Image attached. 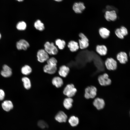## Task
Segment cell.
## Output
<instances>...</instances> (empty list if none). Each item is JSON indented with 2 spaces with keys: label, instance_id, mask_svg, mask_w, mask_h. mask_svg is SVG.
<instances>
[{
  "label": "cell",
  "instance_id": "6da1fadb",
  "mask_svg": "<svg viewBox=\"0 0 130 130\" xmlns=\"http://www.w3.org/2000/svg\"><path fill=\"white\" fill-rule=\"evenodd\" d=\"M78 36L80 38L78 40L79 48L81 50L86 49L89 45V40L88 38L82 32L79 34Z\"/></svg>",
  "mask_w": 130,
  "mask_h": 130
},
{
  "label": "cell",
  "instance_id": "7a4b0ae2",
  "mask_svg": "<svg viewBox=\"0 0 130 130\" xmlns=\"http://www.w3.org/2000/svg\"><path fill=\"white\" fill-rule=\"evenodd\" d=\"M44 46V50L49 55H56L58 52V49L53 42L50 43L47 41L45 43Z\"/></svg>",
  "mask_w": 130,
  "mask_h": 130
},
{
  "label": "cell",
  "instance_id": "3957f363",
  "mask_svg": "<svg viewBox=\"0 0 130 130\" xmlns=\"http://www.w3.org/2000/svg\"><path fill=\"white\" fill-rule=\"evenodd\" d=\"M104 64L105 67L108 70L114 71L117 67V61L112 58H108L105 60Z\"/></svg>",
  "mask_w": 130,
  "mask_h": 130
},
{
  "label": "cell",
  "instance_id": "277c9868",
  "mask_svg": "<svg viewBox=\"0 0 130 130\" xmlns=\"http://www.w3.org/2000/svg\"><path fill=\"white\" fill-rule=\"evenodd\" d=\"M97 88L95 86H88L85 89L84 97L87 99L94 98L97 95Z\"/></svg>",
  "mask_w": 130,
  "mask_h": 130
},
{
  "label": "cell",
  "instance_id": "5b68a950",
  "mask_svg": "<svg viewBox=\"0 0 130 130\" xmlns=\"http://www.w3.org/2000/svg\"><path fill=\"white\" fill-rule=\"evenodd\" d=\"M77 91L76 89L72 84H68L64 88L63 93L64 94L68 97H73Z\"/></svg>",
  "mask_w": 130,
  "mask_h": 130
},
{
  "label": "cell",
  "instance_id": "8992f818",
  "mask_svg": "<svg viewBox=\"0 0 130 130\" xmlns=\"http://www.w3.org/2000/svg\"><path fill=\"white\" fill-rule=\"evenodd\" d=\"M99 84L102 86L109 85L111 83V80L108 74L106 73L100 75L98 78Z\"/></svg>",
  "mask_w": 130,
  "mask_h": 130
},
{
  "label": "cell",
  "instance_id": "52a82bcc",
  "mask_svg": "<svg viewBox=\"0 0 130 130\" xmlns=\"http://www.w3.org/2000/svg\"><path fill=\"white\" fill-rule=\"evenodd\" d=\"M48 54L43 49H40L38 51L37 53L38 61L40 63H43L46 61L49 58Z\"/></svg>",
  "mask_w": 130,
  "mask_h": 130
},
{
  "label": "cell",
  "instance_id": "ba28073f",
  "mask_svg": "<svg viewBox=\"0 0 130 130\" xmlns=\"http://www.w3.org/2000/svg\"><path fill=\"white\" fill-rule=\"evenodd\" d=\"M117 60L120 64H124L127 63L130 59V57L127 53L124 52H121L117 55Z\"/></svg>",
  "mask_w": 130,
  "mask_h": 130
},
{
  "label": "cell",
  "instance_id": "9c48e42d",
  "mask_svg": "<svg viewBox=\"0 0 130 130\" xmlns=\"http://www.w3.org/2000/svg\"><path fill=\"white\" fill-rule=\"evenodd\" d=\"M93 104L97 110H101L104 108L105 103L103 99L98 98L94 100L93 102Z\"/></svg>",
  "mask_w": 130,
  "mask_h": 130
},
{
  "label": "cell",
  "instance_id": "30bf717a",
  "mask_svg": "<svg viewBox=\"0 0 130 130\" xmlns=\"http://www.w3.org/2000/svg\"><path fill=\"white\" fill-rule=\"evenodd\" d=\"M29 43L26 40L24 39L20 40L16 43V46L17 48L19 50H26L29 46Z\"/></svg>",
  "mask_w": 130,
  "mask_h": 130
},
{
  "label": "cell",
  "instance_id": "8fae6325",
  "mask_svg": "<svg viewBox=\"0 0 130 130\" xmlns=\"http://www.w3.org/2000/svg\"><path fill=\"white\" fill-rule=\"evenodd\" d=\"M104 17L106 20L108 21H114L117 18V15L116 12L114 10L106 11Z\"/></svg>",
  "mask_w": 130,
  "mask_h": 130
},
{
  "label": "cell",
  "instance_id": "7c38bea8",
  "mask_svg": "<svg viewBox=\"0 0 130 130\" xmlns=\"http://www.w3.org/2000/svg\"><path fill=\"white\" fill-rule=\"evenodd\" d=\"M96 52L101 56H104L106 55L107 52V49L104 45H97L96 48Z\"/></svg>",
  "mask_w": 130,
  "mask_h": 130
},
{
  "label": "cell",
  "instance_id": "4fadbf2b",
  "mask_svg": "<svg viewBox=\"0 0 130 130\" xmlns=\"http://www.w3.org/2000/svg\"><path fill=\"white\" fill-rule=\"evenodd\" d=\"M85 8L84 4L82 2L75 3L73 6V10L77 13H81Z\"/></svg>",
  "mask_w": 130,
  "mask_h": 130
},
{
  "label": "cell",
  "instance_id": "5bb4252c",
  "mask_svg": "<svg viewBox=\"0 0 130 130\" xmlns=\"http://www.w3.org/2000/svg\"><path fill=\"white\" fill-rule=\"evenodd\" d=\"M67 117L66 114L63 111L59 112L55 117V120L59 123L65 122Z\"/></svg>",
  "mask_w": 130,
  "mask_h": 130
},
{
  "label": "cell",
  "instance_id": "9a60e30c",
  "mask_svg": "<svg viewBox=\"0 0 130 130\" xmlns=\"http://www.w3.org/2000/svg\"><path fill=\"white\" fill-rule=\"evenodd\" d=\"M57 70L56 66L48 64L45 65L43 67L44 72L50 74H53L55 73Z\"/></svg>",
  "mask_w": 130,
  "mask_h": 130
},
{
  "label": "cell",
  "instance_id": "2e32d148",
  "mask_svg": "<svg viewBox=\"0 0 130 130\" xmlns=\"http://www.w3.org/2000/svg\"><path fill=\"white\" fill-rule=\"evenodd\" d=\"M98 32L100 37L104 39L108 38L109 36L110 32L106 28L102 27L99 29Z\"/></svg>",
  "mask_w": 130,
  "mask_h": 130
},
{
  "label": "cell",
  "instance_id": "e0dca14e",
  "mask_svg": "<svg viewBox=\"0 0 130 130\" xmlns=\"http://www.w3.org/2000/svg\"><path fill=\"white\" fill-rule=\"evenodd\" d=\"M67 46L70 50L72 52H76L79 48L78 43L74 40L70 41L68 43Z\"/></svg>",
  "mask_w": 130,
  "mask_h": 130
},
{
  "label": "cell",
  "instance_id": "ac0fdd59",
  "mask_svg": "<svg viewBox=\"0 0 130 130\" xmlns=\"http://www.w3.org/2000/svg\"><path fill=\"white\" fill-rule=\"evenodd\" d=\"M70 71L69 68L65 65L61 66L59 68L58 72L61 76L65 77L67 75Z\"/></svg>",
  "mask_w": 130,
  "mask_h": 130
},
{
  "label": "cell",
  "instance_id": "d6986e66",
  "mask_svg": "<svg viewBox=\"0 0 130 130\" xmlns=\"http://www.w3.org/2000/svg\"><path fill=\"white\" fill-rule=\"evenodd\" d=\"M2 106L4 110L8 111L13 109V105L11 101L6 100L4 101L2 103Z\"/></svg>",
  "mask_w": 130,
  "mask_h": 130
},
{
  "label": "cell",
  "instance_id": "ffe728a7",
  "mask_svg": "<svg viewBox=\"0 0 130 130\" xmlns=\"http://www.w3.org/2000/svg\"><path fill=\"white\" fill-rule=\"evenodd\" d=\"M52 83L56 87L58 88L60 87L63 85V81L61 78L58 77H56L53 79Z\"/></svg>",
  "mask_w": 130,
  "mask_h": 130
},
{
  "label": "cell",
  "instance_id": "44dd1931",
  "mask_svg": "<svg viewBox=\"0 0 130 130\" xmlns=\"http://www.w3.org/2000/svg\"><path fill=\"white\" fill-rule=\"evenodd\" d=\"M73 102V99L71 98H66L63 102L64 106L66 109H69L72 107Z\"/></svg>",
  "mask_w": 130,
  "mask_h": 130
},
{
  "label": "cell",
  "instance_id": "7402d4cb",
  "mask_svg": "<svg viewBox=\"0 0 130 130\" xmlns=\"http://www.w3.org/2000/svg\"><path fill=\"white\" fill-rule=\"evenodd\" d=\"M68 122L71 126L75 127L78 125L79 120L77 117L75 116H72L69 119Z\"/></svg>",
  "mask_w": 130,
  "mask_h": 130
},
{
  "label": "cell",
  "instance_id": "603a6c76",
  "mask_svg": "<svg viewBox=\"0 0 130 130\" xmlns=\"http://www.w3.org/2000/svg\"><path fill=\"white\" fill-rule=\"evenodd\" d=\"M34 26L36 29L39 31H43L45 29L44 24L39 20H37L35 22Z\"/></svg>",
  "mask_w": 130,
  "mask_h": 130
},
{
  "label": "cell",
  "instance_id": "cb8c5ba5",
  "mask_svg": "<svg viewBox=\"0 0 130 130\" xmlns=\"http://www.w3.org/2000/svg\"><path fill=\"white\" fill-rule=\"evenodd\" d=\"M55 43L59 49L61 50L64 48L66 45L65 41L60 39H57L55 41Z\"/></svg>",
  "mask_w": 130,
  "mask_h": 130
},
{
  "label": "cell",
  "instance_id": "d4e9b609",
  "mask_svg": "<svg viewBox=\"0 0 130 130\" xmlns=\"http://www.w3.org/2000/svg\"><path fill=\"white\" fill-rule=\"evenodd\" d=\"M22 80L23 82L25 88L27 90L30 89L31 86V83L30 79L27 77H24L22 78Z\"/></svg>",
  "mask_w": 130,
  "mask_h": 130
},
{
  "label": "cell",
  "instance_id": "484cf974",
  "mask_svg": "<svg viewBox=\"0 0 130 130\" xmlns=\"http://www.w3.org/2000/svg\"><path fill=\"white\" fill-rule=\"evenodd\" d=\"M32 72V68L30 66L27 65H25L21 69L22 73L25 75H28L31 73Z\"/></svg>",
  "mask_w": 130,
  "mask_h": 130
},
{
  "label": "cell",
  "instance_id": "4316f807",
  "mask_svg": "<svg viewBox=\"0 0 130 130\" xmlns=\"http://www.w3.org/2000/svg\"><path fill=\"white\" fill-rule=\"evenodd\" d=\"M26 27V23L24 21L19 22L16 25L17 28L20 30H25Z\"/></svg>",
  "mask_w": 130,
  "mask_h": 130
},
{
  "label": "cell",
  "instance_id": "83f0119b",
  "mask_svg": "<svg viewBox=\"0 0 130 130\" xmlns=\"http://www.w3.org/2000/svg\"><path fill=\"white\" fill-rule=\"evenodd\" d=\"M47 64L50 65L56 66L57 63V59L53 57L49 58L46 61Z\"/></svg>",
  "mask_w": 130,
  "mask_h": 130
},
{
  "label": "cell",
  "instance_id": "f1b7e54d",
  "mask_svg": "<svg viewBox=\"0 0 130 130\" xmlns=\"http://www.w3.org/2000/svg\"><path fill=\"white\" fill-rule=\"evenodd\" d=\"M119 29L121 33L124 37L128 34V32L127 29L125 26H121Z\"/></svg>",
  "mask_w": 130,
  "mask_h": 130
},
{
  "label": "cell",
  "instance_id": "f546056e",
  "mask_svg": "<svg viewBox=\"0 0 130 130\" xmlns=\"http://www.w3.org/2000/svg\"><path fill=\"white\" fill-rule=\"evenodd\" d=\"M38 126L41 128L44 129L48 127L47 124L44 121L42 120H39L38 123Z\"/></svg>",
  "mask_w": 130,
  "mask_h": 130
},
{
  "label": "cell",
  "instance_id": "4dcf8cb0",
  "mask_svg": "<svg viewBox=\"0 0 130 130\" xmlns=\"http://www.w3.org/2000/svg\"><path fill=\"white\" fill-rule=\"evenodd\" d=\"M2 76L5 77H8L10 76L12 74V71H5L3 70L1 72Z\"/></svg>",
  "mask_w": 130,
  "mask_h": 130
},
{
  "label": "cell",
  "instance_id": "1f68e13d",
  "mask_svg": "<svg viewBox=\"0 0 130 130\" xmlns=\"http://www.w3.org/2000/svg\"><path fill=\"white\" fill-rule=\"evenodd\" d=\"M5 96V93L2 90L0 89V101L3 100Z\"/></svg>",
  "mask_w": 130,
  "mask_h": 130
},
{
  "label": "cell",
  "instance_id": "d6a6232c",
  "mask_svg": "<svg viewBox=\"0 0 130 130\" xmlns=\"http://www.w3.org/2000/svg\"><path fill=\"white\" fill-rule=\"evenodd\" d=\"M3 70L5 71H12L11 69L8 66L6 65H3Z\"/></svg>",
  "mask_w": 130,
  "mask_h": 130
},
{
  "label": "cell",
  "instance_id": "836d02e7",
  "mask_svg": "<svg viewBox=\"0 0 130 130\" xmlns=\"http://www.w3.org/2000/svg\"><path fill=\"white\" fill-rule=\"evenodd\" d=\"M55 1H56L58 2H60L62 0H54Z\"/></svg>",
  "mask_w": 130,
  "mask_h": 130
},
{
  "label": "cell",
  "instance_id": "e575fe53",
  "mask_svg": "<svg viewBox=\"0 0 130 130\" xmlns=\"http://www.w3.org/2000/svg\"><path fill=\"white\" fill-rule=\"evenodd\" d=\"M19 2H21L23 1L24 0H16Z\"/></svg>",
  "mask_w": 130,
  "mask_h": 130
},
{
  "label": "cell",
  "instance_id": "d590c367",
  "mask_svg": "<svg viewBox=\"0 0 130 130\" xmlns=\"http://www.w3.org/2000/svg\"><path fill=\"white\" fill-rule=\"evenodd\" d=\"M1 38V35L0 34V39Z\"/></svg>",
  "mask_w": 130,
  "mask_h": 130
}]
</instances>
